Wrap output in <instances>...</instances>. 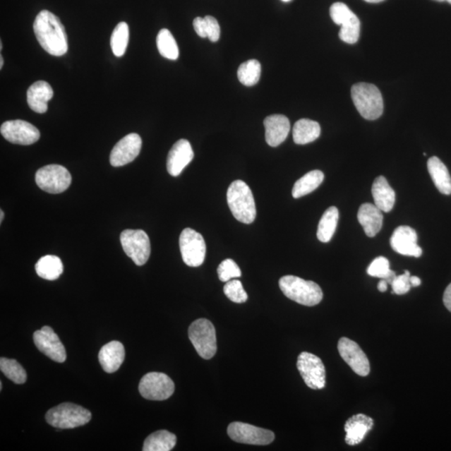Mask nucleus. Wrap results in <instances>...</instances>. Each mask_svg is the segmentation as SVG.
<instances>
[{"instance_id":"19","label":"nucleus","mask_w":451,"mask_h":451,"mask_svg":"<svg viewBox=\"0 0 451 451\" xmlns=\"http://www.w3.org/2000/svg\"><path fill=\"white\" fill-rule=\"evenodd\" d=\"M375 422L372 418L363 414H355L345 423V442L349 445H357L366 438L368 432L373 429Z\"/></svg>"},{"instance_id":"22","label":"nucleus","mask_w":451,"mask_h":451,"mask_svg":"<svg viewBox=\"0 0 451 451\" xmlns=\"http://www.w3.org/2000/svg\"><path fill=\"white\" fill-rule=\"evenodd\" d=\"M54 91L47 81L35 82L27 91V102L32 111L43 114L48 110V102L52 99Z\"/></svg>"},{"instance_id":"3","label":"nucleus","mask_w":451,"mask_h":451,"mask_svg":"<svg viewBox=\"0 0 451 451\" xmlns=\"http://www.w3.org/2000/svg\"><path fill=\"white\" fill-rule=\"evenodd\" d=\"M282 293L291 300L304 306L312 307L323 299V291L316 282L306 281L296 276H284L279 280Z\"/></svg>"},{"instance_id":"25","label":"nucleus","mask_w":451,"mask_h":451,"mask_svg":"<svg viewBox=\"0 0 451 451\" xmlns=\"http://www.w3.org/2000/svg\"><path fill=\"white\" fill-rule=\"evenodd\" d=\"M427 167L432 181L440 193L450 195L451 176L445 164L438 157H433L428 160Z\"/></svg>"},{"instance_id":"36","label":"nucleus","mask_w":451,"mask_h":451,"mask_svg":"<svg viewBox=\"0 0 451 451\" xmlns=\"http://www.w3.org/2000/svg\"><path fill=\"white\" fill-rule=\"evenodd\" d=\"M361 35V21L354 13L347 21L341 25L339 31V38L342 41L347 44H355Z\"/></svg>"},{"instance_id":"53","label":"nucleus","mask_w":451,"mask_h":451,"mask_svg":"<svg viewBox=\"0 0 451 451\" xmlns=\"http://www.w3.org/2000/svg\"><path fill=\"white\" fill-rule=\"evenodd\" d=\"M445 1H447L448 3L451 4V0H445Z\"/></svg>"},{"instance_id":"28","label":"nucleus","mask_w":451,"mask_h":451,"mask_svg":"<svg viewBox=\"0 0 451 451\" xmlns=\"http://www.w3.org/2000/svg\"><path fill=\"white\" fill-rule=\"evenodd\" d=\"M323 179H325V174L321 171L314 170L308 172L295 182L291 191L293 197L298 199L313 193L322 184Z\"/></svg>"},{"instance_id":"23","label":"nucleus","mask_w":451,"mask_h":451,"mask_svg":"<svg viewBox=\"0 0 451 451\" xmlns=\"http://www.w3.org/2000/svg\"><path fill=\"white\" fill-rule=\"evenodd\" d=\"M383 218L382 211L375 205L363 203L359 209V222L368 238H373L381 230Z\"/></svg>"},{"instance_id":"26","label":"nucleus","mask_w":451,"mask_h":451,"mask_svg":"<svg viewBox=\"0 0 451 451\" xmlns=\"http://www.w3.org/2000/svg\"><path fill=\"white\" fill-rule=\"evenodd\" d=\"M321 134V127L317 121L301 119L295 123L293 129L294 143L306 145L316 140Z\"/></svg>"},{"instance_id":"11","label":"nucleus","mask_w":451,"mask_h":451,"mask_svg":"<svg viewBox=\"0 0 451 451\" xmlns=\"http://www.w3.org/2000/svg\"><path fill=\"white\" fill-rule=\"evenodd\" d=\"M297 368L305 384L312 390H322L326 385V371L320 358L311 353L299 354Z\"/></svg>"},{"instance_id":"47","label":"nucleus","mask_w":451,"mask_h":451,"mask_svg":"<svg viewBox=\"0 0 451 451\" xmlns=\"http://www.w3.org/2000/svg\"><path fill=\"white\" fill-rule=\"evenodd\" d=\"M4 66V58L3 56H0V69H2Z\"/></svg>"},{"instance_id":"2","label":"nucleus","mask_w":451,"mask_h":451,"mask_svg":"<svg viewBox=\"0 0 451 451\" xmlns=\"http://www.w3.org/2000/svg\"><path fill=\"white\" fill-rule=\"evenodd\" d=\"M227 204L236 220L251 224L257 216L256 204L252 190L244 181L232 182L227 193Z\"/></svg>"},{"instance_id":"9","label":"nucleus","mask_w":451,"mask_h":451,"mask_svg":"<svg viewBox=\"0 0 451 451\" xmlns=\"http://www.w3.org/2000/svg\"><path fill=\"white\" fill-rule=\"evenodd\" d=\"M175 385L169 376L163 373H148L139 384V392L145 399L165 400L174 393Z\"/></svg>"},{"instance_id":"48","label":"nucleus","mask_w":451,"mask_h":451,"mask_svg":"<svg viewBox=\"0 0 451 451\" xmlns=\"http://www.w3.org/2000/svg\"><path fill=\"white\" fill-rule=\"evenodd\" d=\"M0 215H1V217H0V222H2L3 220H4V212L2 210L0 211Z\"/></svg>"},{"instance_id":"32","label":"nucleus","mask_w":451,"mask_h":451,"mask_svg":"<svg viewBox=\"0 0 451 451\" xmlns=\"http://www.w3.org/2000/svg\"><path fill=\"white\" fill-rule=\"evenodd\" d=\"M129 26L126 22H121L113 30L111 38L112 52L116 57L124 56L129 43Z\"/></svg>"},{"instance_id":"44","label":"nucleus","mask_w":451,"mask_h":451,"mask_svg":"<svg viewBox=\"0 0 451 451\" xmlns=\"http://www.w3.org/2000/svg\"><path fill=\"white\" fill-rule=\"evenodd\" d=\"M388 282H387L385 279H381L379 282V284H378V289H379L381 293H385V291L388 289Z\"/></svg>"},{"instance_id":"33","label":"nucleus","mask_w":451,"mask_h":451,"mask_svg":"<svg viewBox=\"0 0 451 451\" xmlns=\"http://www.w3.org/2000/svg\"><path fill=\"white\" fill-rule=\"evenodd\" d=\"M261 70V64L257 60L246 61L239 68V80L246 86L255 85L260 80Z\"/></svg>"},{"instance_id":"27","label":"nucleus","mask_w":451,"mask_h":451,"mask_svg":"<svg viewBox=\"0 0 451 451\" xmlns=\"http://www.w3.org/2000/svg\"><path fill=\"white\" fill-rule=\"evenodd\" d=\"M35 271L42 279L54 281L62 275L64 266L60 258L54 255H47L35 264Z\"/></svg>"},{"instance_id":"18","label":"nucleus","mask_w":451,"mask_h":451,"mask_svg":"<svg viewBox=\"0 0 451 451\" xmlns=\"http://www.w3.org/2000/svg\"><path fill=\"white\" fill-rule=\"evenodd\" d=\"M194 152L188 140L181 139L173 145L168 154L167 168L172 176H179L193 160Z\"/></svg>"},{"instance_id":"34","label":"nucleus","mask_w":451,"mask_h":451,"mask_svg":"<svg viewBox=\"0 0 451 451\" xmlns=\"http://www.w3.org/2000/svg\"><path fill=\"white\" fill-rule=\"evenodd\" d=\"M0 370L8 379L16 384H25L27 380V373L25 368L15 359L7 358L0 359Z\"/></svg>"},{"instance_id":"21","label":"nucleus","mask_w":451,"mask_h":451,"mask_svg":"<svg viewBox=\"0 0 451 451\" xmlns=\"http://www.w3.org/2000/svg\"><path fill=\"white\" fill-rule=\"evenodd\" d=\"M125 348L119 341H112L104 345L99 352V361L104 371L112 373L119 370L125 361Z\"/></svg>"},{"instance_id":"12","label":"nucleus","mask_w":451,"mask_h":451,"mask_svg":"<svg viewBox=\"0 0 451 451\" xmlns=\"http://www.w3.org/2000/svg\"><path fill=\"white\" fill-rule=\"evenodd\" d=\"M227 434L232 440L238 443L255 445H270L275 438L271 431L243 422L230 423L227 428Z\"/></svg>"},{"instance_id":"7","label":"nucleus","mask_w":451,"mask_h":451,"mask_svg":"<svg viewBox=\"0 0 451 451\" xmlns=\"http://www.w3.org/2000/svg\"><path fill=\"white\" fill-rule=\"evenodd\" d=\"M72 179L69 171L61 165L45 166L36 172L35 182L41 190L59 194L69 188Z\"/></svg>"},{"instance_id":"15","label":"nucleus","mask_w":451,"mask_h":451,"mask_svg":"<svg viewBox=\"0 0 451 451\" xmlns=\"http://www.w3.org/2000/svg\"><path fill=\"white\" fill-rule=\"evenodd\" d=\"M34 342L40 352L47 355L53 361L57 363L66 361L65 346L63 345L52 327L44 326L42 329L35 332Z\"/></svg>"},{"instance_id":"42","label":"nucleus","mask_w":451,"mask_h":451,"mask_svg":"<svg viewBox=\"0 0 451 451\" xmlns=\"http://www.w3.org/2000/svg\"><path fill=\"white\" fill-rule=\"evenodd\" d=\"M193 27L196 33H197L200 38H207L206 31H205L204 18H196L193 20Z\"/></svg>"},{"instance_id":"16","label":"nucleus","mask_w":451,"mask_h":451,"mask_svg":"<svg viewBox=\"0 0 451 451\" xmlns=\"http://www.w3.org/2000/svg\"><path fill=\"white\" fill-rule=\"evenodd\" d=\"M143 140L136 133H131L123 138L112 150L110 162L112 166L118 167L126 165L139 156Z\"/></svg>"},{"instance_id":"52","label":"nucleus","mask_w":451,"mask_h":451,"mask_svg":"<svg viewBox=\"0 0 451 451\" xmlns=\"http://www.w3.org/2000/svg\"><path fill=\"white\" fill-rule=\"evenodd\" d=\"M282 1H284V2H289V1H291V0H282Z\"/></svg>"},{"instance_id":"24","label":"nucleus","mask_w":451,"mask_h":451,"mask_svg":"<svg viewBox=\"0 0 451 451\" xmlns=\"http://www.w3.org/2000/svg\"><path fill=\"white\" fill-rule=\"evenodd\" d=\"M372 195L375 205L382 212H390L395 203V193L385 176H378L373 181Z\"/></svg>"},{"instance_id":"13","label":"nucleus","mask_w":451,"mask_h":451,"mask_svg":"<svg viewBox=\"0 0 451 451\" xmlns=\"http://www.w3.org/2000/svg\"><path fill=\"white\" fill-rule=\"evenodd\" d=\"M0 132L4 138L10 143L22 145L34 144L40 138V131L35 126L22 120L3 123Z\"/></svg>"},{"instance_id":"10","label":"nucleus","mask_w":451,"mask_h":451,"mask_svg":"<svg viewBox=\"0 0 451 451\" xmlns=\"http://www.w3.org/2000/svg\"><path fill=\"white\" fill-rule=\"evenodd\" d=\"M182 260L189 267H197L206 258V243L202 234L191 229L181 231L179 239Z\"/></svg>"},{"instance_id":"45","label":"nucleus","mask_w":451,"mask_h":451,"mask_svg":"<svg viewBox=\"0 0 451 451\" xmlns=\"http://www.w3.org/2000/svg\"><path fill=\"white\" fill-rule=\"evenodd\" d=\"M411 284L412 287H419L421 284V280L420 277L411 276Z\"/></svg>"},{"instance_id":"4","label":"nucleus","mask_w":451,"mask_h":451,"mask_svg":"<svg viewBox=\"0 0 451 451\" xmlns=\"http://www.w3.org/2000/svg\"><path fill=\"white\" fill-rule=\"evenodd\" d=\"M351 97L358 112L368 121H375L384 112L380 90L377 86L368 83H358L352 86Z\"/></svg>"},{"instance_id":"49","label":"nucleus","mask_w":451,"mask_h":451,"mask_svg":"<svg viewBox=\"0 0 451 451\" xmlns=\"http://www.w3.org/2000/svg\"><path fill=\"white\" fill-rule=\"evenodd\" d=\"M2 388H3L2 382H0V390H2Z\"/></svg>"},{"instance_id":"6","label":"nucleus","mask_w":451,"mask_h":451,"mask_svg":"<svg viewBox=\"0 0 451 451\" xmlns=\"http://www.w3.org/2000/svg\"><path fill=\"white\" fill-rule=\"evenodd\" d=\"M189 339L200 357L210 359L217 353L216 330L211 321L200 318L191 323Z\"/></svg>"},{"instance_id":"14","label":"nucleus","mask_w":451,"mask_h":451,"mask_svg":"<svg viewBox=\"0 0 451 451\" xmlns=\"http://www.w3.org/2000/svg\"><path fill=\"white\" fill-rule=\"evenodd\" d=\"M338 350L342 359L358 375L366 377L371 372L370 361L356 342L348 338H341Z\"/></svg>"},{"instance_id":"1","label":"nucleus","mask_w":451,"mask_h":451,"mask_svg":"<svg viewBox=\"0 0 451 451\" xmlns=\"http://www.w3.org/2000/svg\"><path fill=\"white\" fill-rule=\"evenodd\" d=\"M33 28L36 39L45 52L54 56H62L67 53L65 27L53 13L45 10L40 11L35 18Z\"/></svg>"},{"instance_id":"51","label":"nucleus","mask_w":451,"mask_h":451,"mask_svg":"<svg viewBox=\"0 0 451 451\" xmlns=\"http://www.w3.org/2000/svg\"><path fill=\"white\" fill-rule=\"evenodd\" d=\"M435 1H438V2H444V1H445V0H435Z\"/></svg>"},{"instance_id":"8","label":"nucleus","mask_w":451,"mask_h":451,"mask_svg":"<svg viewBox=\"0 0 451 451\" xmlns=\"http://www.w3.org/2000/svg\"><path fill=\"white\" fill-rule=\"evenodd\" d=\"M123 250L136 265L147 263L150 255L149 236L143 230H125L121 234Z\"/></svg>"},{"instance_id":"37","label":"nucleus","mask_w":451,"mask_h":451,"mask_svg":"<svg viewBox=\"0 0 451 451\" xmlns=\"http://www.w3.org/2000/svg\"><path fill=\"white\" fill-rule=\"evenodd\" d=\"M223 291L232 302L241 303L248 300V294L239 280L234 279L227 282Z\"/></svg>"},{"instance_id":"17","label":"nucleus","mask_w":451,"mask_h":451,"mask_svg":"<svg viewBox=\"0 0 451 451\" xmlns=\"http://www.w3.org/2000/svg\"><path fill=\"white\" fill-rule=\"evenodd\" d=\"M417 241L416 230L409 226H400L392 234L390 246L396 253L404 256L420 258L422 249Z\"/></svg>"},{"instance_id":"39","label":"nucleus","mask_w":451,"mask_h":451,"mask_svg":"<svg viewBox=\"0 0 451 451\" xmlns=\"http://www.w3.org/2000/svg\"><path fill=\"white\" fill-rule=\"evenodd\" d=\"M354 13L344 3L337 2L330 7L331 19L338 25L344 24Z\"/></svg>"},{"instance_id":"38","label":"nucleus","mask_w":451,"mask_h":451,"mask_svg":"<svg viewBox=\"0 0 451 451\" xmlns=\"http://www.w3.org/2000/svg\"><path fill=\"white\" fill-rule=\"evenodd\" d=\"M218 277L222 282H229L234 279H238L241 275L240 268L232 259H226L222 261L217 268Z\"/></svg>"},{"instance_id":"40","label":"nucleus","mask_w":451,"mask_h":451,"mask_svg":"<svg viewBox=\"0 0 451 451\" xmlns=\"http://www.w3.org/2000/svg\"><path fill=\"white\" fill-rule=\"evenodd\" d=\"M392 287V293L397 295H403L407 294L411 289V272L404 271V275L396 276L390 284Z\"/></svg>"},{"instance_id":"46","label":"nucleus","mask_w":451,"mask_h":451,"mask_svg":"<svg viewBox=\"0 0 451 451\" xmlns=\"http://www.w3.org/2000/svg\"><path fill=\"white\" fill-rule=\"evenodd\" d=\"M364 1H366L368 3L377 4L385 1V0H364Z\"/></svg>"},{"instance_id":"43","label":"nucleus","mask_w":451,"mask_h":451,"mask_svg":"<svg viewBox=\"0 0 451 451\" xmlns=\"http://www.w3.org/2000/svg\"><path fill=\"white\" fill-rule=\"evenodd\" d=\"M443 302L445 308L451 313V284L448 285L445 291Z\"/></svg>"},{"instance_id":"50","label":"nucleus","mask_w":451,"mask_h":451,"mask_svg":"<svg viewBox=\"0 0 451 451\" xmlns=\"http://www.w3.org/2000/svg\"><path fill=\"white\" fill-rule=\"evenodd\" d=\"M2 48H3V44H2V42H0V49L2 50Z\"/></svg>"},{"instance_id":"5","label":"nucleus","mask_w":451,"mask_h":451,"mask_svg":"<svg viewBox=\"0 0 451 451\" xmlns=\"http://www.w3.org/2000/svg\"><path fill=\"white\" fill-rule=\"evenodd\" d=\"M49 425L58 429H74L91 420V413L80 405L64 403L50 409L45 414Z\"/></svg>"},{"instance_id":"30","label":"nucleus","mask_w":451,"mask_h":451,"mask_svg":"<svg viewBox=\"0 0 451 451\" xmlns=\"http://www.w3.org/2000/svg\"><path fill=\"white\" fill-rule=\"evenodd\" d=\"M176 436L167 431L152 433L143 445L144 451H170L175 447Z\"/></svg>"},{"instance_id":"35","label":"nucleus","mask_w":451,"mask_h":451,"mask_svg":"<svg viewBox=\"0 0 451 451\" xmlns=\"http://www.w3.org/2000/svg\"><path fill=\"white\" fill-rule=\"evenodd\" d=\"M368 275L371 277L385 279L390 284L396 277L395 272L390 268V262L385 257H378L373 260L367 270Z\"/></svg>"},{"instance_id":"20","label":"nucleus","mask_w":451,"mask_h":451,"mask_svg":"<svg viewBox=\"0 0 451 451\" xmlns=\"http://www.w3.org/2000/svg\"><path fill=\"white\" fill-rule=\"evenodd\" d=\"M265 138L272 148L279 147L288 138L290 131V122L288 117L282 115H272L264 120Z\"/></svg>"},{"instance_id":"31","label":"nucleus","mask_w":451,"mask_h":451,"mask_svg":"<svg viewBox=\"0 0 451 451\" xmlns=\"http://www.w3.org/2000/svg\"><path fill=\"white\" fill-rule=\"evenodd\" d=\"M157 45L159 53L168 60L176 61L179 57V48L176 41L171 32L162 29L159 32L157 37Z\"/></svg>"},{"instance_id":"41","label":"nucleus","mask_w":451,"mask_h":451,"mask_svg":"<svg viewBox=\"0 0 451 451\" xmlns=\"http://www.w3.org/2000/svg\"><path fill=\"white\" fill-rule=\"evenodd\" d=\"M205 31H206L207 38L212 42H217L220 39L221 29L217 20L212 16L204 18Z\"/></svg>"},{"instance_id":"29","label":"nucleus","mask_w":451,"mask_h":451,"mask_svg":"<svg viewBox=\"0 0 451 451\" xmlns=\"http://www.w3.org/2000/svg\"><path fill=\"white\" fill-rule=\"evenodd\" d=\"M339 212L338 208L330 207L327 209L318 223L317 236L322 243H329L334 236L338 225Z\"/></svg>"}]
</instances>
